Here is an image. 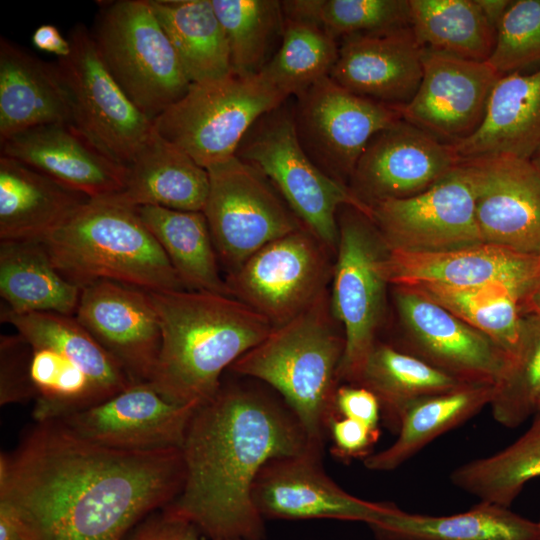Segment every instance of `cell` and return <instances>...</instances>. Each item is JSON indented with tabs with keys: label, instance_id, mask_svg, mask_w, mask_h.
<instances>
[{
	"label": "cell",
	"instance_id": "obj_21",
	"mask_svg": "<svg viewBox=\"0 0 540 540\" xmlns=\"http://www.w3.org/2000/svg\"><path fill=\"white\" fill-rule=\"evenodd\" d=\"M75 318L133 384L152 380L161 329L148 291L113 281L94 282L82 288Z\"/></svg>",
	"mask_w": 540,
	"mask_h": 540
},
{
	"label": "cell",
	"instance_id": "obj_28",
	"mask_svg": "<svg viewBox=\"0 0 540 540\" xmlns=\"http://www.w3.org/2000/svg\"><path fill=\"white\" fill-rule=\"evenodd\" d=\"M90 199L0 156V240H42Z\"/></svg>",
	"mask_w": 540,
	"mask_h": 540
},
{
	"label": "cell",
	"instance_id": "obj_34",
	"mask_svg": "<svg viewBox=\"0 0 540 540\" xmlns=\"http://www.w3.org/2000/svg\"><path fill=\"white\" fill-rule=\"evenodd\" d=\"M191 83L233 73L223 27L211 0H149Z\"/></svg>",
	"mask_w": 540,
	"mask_h": 540
},
{
	"label": "cell",
	"instance_id": "obj_18",
	"mask_svg": "<svg viewBox=\"0 0 540 540\" xmlns=\"http://www.w3.org/2000/svg\"><path fill=\"white\" fill-rule=\"evenodd\" d=\"M395 303L412 354L465 384L494 386L508 356L487 335L409 286H395Z\"/></svg>",
	"mask_w": 540,
	"mask_h": 540
},
{
	"label": "cell",
	"instance_id": "obj_53",
	"mask_svg": "<svg viewBox=\"0 0 540 540\" xmlns=\"http://www.w3.org/2000/svg\"><path fill=\"white\" fill-rule=\"evenodd\" d=\"M537 525H538V533H537V539L536 540H540V517H539V520L537 521Z\"/></svg>",
	"mask_w": 540,
	"mask_h": 540
},
{
	"label": "cell",
	"instance_id": "obj_20",
	"mask_svg": "<svg viewBox=\"0 0 540 540\" xmlns=\"http://www.w3.org/2000/svg\"><path fill=\"white\" fill-rule=\"evenodd\" d=\"M458 162L451 145L401 119L371 138L348 187L370 207L427 190Z\"/></svg>",
	"mask_w": 540,
	"mask_h": 540
},
{
	"label": "cell",
	"instance_id": "obj_37",
	"mask_svg": "<svg viewBox=\"0 0 540 540\" xmlns=\"http://www.w3.org/2000/svg\"><path fill=\"white\" fill-rule=\"evenodd\" d=\"M504 449L466 462L450 474L454 486L480 501L510 507L529 481L540 477V413Z\"/></svg>",
	"mask_w": 540,
	"mask_h": 540
},
{
	"label": "cell",
	"instance_id": "obj_7",
	"mask_svg": "<svg viewBox=\"0 0 540 540\" xmlns=\"http://www.w3.org/2000/svg\"><path fill=\"white\" fill-rule=\"evenodd\" d=\"M91 33L115 81L152 121L190 87L149 0L100 2Z\"/></svg>",
	"mask_w": 540,
	"mask_h": 540
},
{
	"label": "cell",
	"instance_id": "obj_54",
	"mask_svg": "<svg viewBox=\"0 0 540 540\" xmlns=\"http://www.w3.org/2000/svg\"><path fill=\"white\" fill-rule=\"evenodd\" d=\"M536 413H540V398H539L537 406H536Z\"/></svg>",
	"mask_w": 540,
	"mask_h": 540
},
{
	"label": "cell",
	"instance_id": "obj_46",
	"mask_svg": "<svg viewBox=\"0 0 540 540\" xmlns=\"http://www.w3.org/2000/svg\"><path fill=\"white\" fill-rule=\"evenodd\" d=\"M202 536L192 523L162 508L142 519L122 540H204Z\"/></svg>",
	"mask_w": 540,
	"mask_h": 540
},
{
	"label": "cell",
	"instance_id": "obj_10",
	"mask_svg": "<svg viewBox=\"0 0 540 540\" xmlns=\"http://www.w3.org/2000/svg\"><path fill=\"white\" fill-rule=\"evenodd\" d=\"M206 170L202 212L229 272L269 242L304 227L270 181L236 155Z\"/></svg>",
	"mask_w": 540,
	"mask_h": 540
},
{
	"label": "cell",
	"instance_id": "obj_22",
	"mask_svg": "<svg viewBox=\"0 0 540 540\" xmlns=\"http://www.w3.org/2000/svg\"><path fill=\"white\" fill-rule=\"evenodd\" d=\"M423 76V48L411 26L346 37L330 78L348 91L394 107L408 104Z\"/></svg>",
	"mask_w": 540,
	"mask_h": 540
},
{
	"label": "cell",
	"instance_id": "obj_26",
	"mask_svg": "<svg viewBox=\"0 0 540 540\" xmlns=\"http://www.w3.org/2000/svg\"><path fill=\"white\" fill-rule=\"evenodd\" d=\"M451 146L458 159L509 155L531 160L540 153V68L502 75L479 128Z\"/></svg>",
	"mask_w": 540,
	"mask_h": 540
},
{
	"label": "cell",
	"instance_id": "obj_38",
	"mask_svg": "<svg viewBox=\"0 0 540 540\" xmlns=\"http://www.w3.org/2000/svg\"><path fill=\"white\" fill-rule=\"evenodd\" d=\"M458 318L491 338L509 357L515 350L521 324L522 290L493 281L469 287L413 286Z\"/></svg>",
	"mask_w": 540,
	"mask_h": 540
},
{
	"label": "cell",
	"instance_id": "obj_48",
	"mask_svg": "<svg viewBox=\"0 0 540 540\" xmlns=\"http://www.w3.org/2000/svg\"><path fill=\"white\" fill-rule=\"evenodd\" d=\"M31 40L37 49L55 54L58 58L67 57L71 53L69 39H66L52 24H43L37 27Z\"/></svg>",
	"mask_w": 540,
	"mask_h": 540
},
{
	"label": "cell",
	"instance_id": "obj_19",
	"mask_svg": "<svg viewBox=\"0 0 540 540\" xmlns=\"http://www.w3.org/2000/svg\"><path fill=\"white\" fill-rule=\"evenodd\" d=\"M500 75L487 61L423 48V76L402 119L441 142L457 144L481 125Z\"/></svg>",
	"mask_w": 540,
	"mask_h": 540
},
{
	"label": "cell",
	"instance_id": "obj_32",
	"mask_svg": "<svg viewBox=\"0 0 540 540\" xmlns=\"http://www.w3.org/2000/svg\"><path fill=\"white\" fill-rule=\"evenodd\" d=\"M187 290L231 296L219 273L218 256L202 211L134 207Z\"/></svg>",
	"mask_w": 540,
	"mask_h": 540
},
{
	"label": "cell",
	"instance_id": "obj_44",
	"mask_svg": "<svg viewBox=\"0 0 540 540\" xmlns=\"http://www.w3.org/2000/svg\"><path fill=\"white\" fill-rule=\"evenodd\" d=\"M32 347L20 334L0 337V403L35 400L30 378Z\"/></svg>",
	"mask_w": 540,
	"mask_h": 540
},
{
	"label": "cell",
	"instance_id": "obj_25",
	"mask_svg": "<svg viewBox=\"0 0 540 540\" xmlns=\"http://www.w3.org/2000/svg\"><path fill=\"white\" fill-rule=\"evenodd\" d=\"M73 124L70 94L57 63L0 38V143L26 130Z\"/></svg>",
	"mask_w": 540,
	"mask_h": 540
},
{
	"label": "cell",
	"instance_id": "obj_50",
	"mask_svg": "<svg viewBox=\"0 0 540 540\" xmlns=\"http://www.w3.org/2000/svg\"><path fill=\"white\" fill-rule=\"evenodd\" d=\"M0 540H23L17 520L9 506L0 501Z\"/></svg>",
	"mask_w": 540,
	"mask_h": 540
},
{
	"label": "cell",
	"instance_id": "obj_4",
	"mask_svg": "<svg viewBox=\"0 0 540 540\" xmlns=\"http://www.w3.org/2000/svg\"><path fill=\"white\" fill-rule=\"evenodd\" d=\"M327 291L290 321L273 327L229 368L274 388L304 428L309 442L323 447L324 431L337 417L334 399L344 354Z\"/></svg>",
	"mask_w": 540,
	"mask_h": 540
},
{
	"label": "cell",
	"instance_id": "obj_6",
	"mask_svg": "<svg viewBox=\"0 0 540 540\" xmlns=\"http://www.w3.org/2000/svg\"><path fill=\"white\" fill-rule=\"evenodd\" d=\"M288 100L253 124L235 155L259 170L303 226L336 252L339 210L350 206L371 219V208L306 154L296 134L293 103Z\"/></svg>",
	"mask_w": 540,
	"mask_h": 540
},
{
	"label": "cell",
	"instance_id": "obj_3",
	"mask_svg": "<svg viewBox=\"0 0 540 540\" xmlns=\"http://www.w3.org/2000/svg\"><path fill=\"white\" fill-rule=\"evenodd\" d=\"M161 329L154 389L180 405H200L221 387V376L273 329L234 297L210 292H149Z\"/></svg>",
	"mask_w": 540,
	"mask_h": 540
},
{
	"label": "cell",
	"instance_id": "obj_31",
	"mask_svg": "<svg viewBox=\"0 0 540 540\" xmlns=\"http://www.w3.org/2000/svg\"><path fill=\"white\" fill-rule=\"evenodd\" d=\"M493 394L494 386L468 384L414 402L403 414L396 440L387 448L364 458V466L378 472L399 468L434 439L489 405Z\"/></svg>",
	"mask_w": 540,
	"mask_h": 540
},
{
	"label": "cell",
	"instance_id": "obj_27",
	"mask_svg": "<svg viewBox=\"0 0 540 540\" xmlns=\"http://www.w3.org/2000/svg\"><path fill=\"white\" fill-rule=\"evenodd\" d=\"M126 169L124 188L113 199L131 207L203 211L209 192L208 171L154 127Z\"/></svg>",
	"mask_w": 540,
	"mask_h": 540
},
{
	"label": "cell",
	"instance_id": "obj_1",
	"mask_svg": "<svg viewBox=\"0 0 540 540\" xmlns=\"http://www.w3.org/2000/svg\"><path fill=\"white\" fill-rule=\"evenodd\" d=\"M184 477L181 448L116 450L35 422L0 456V501L23 540H122L176 498Z\"/></svg>",
	"mask_w": 540,
	"mask_h": 540
},
{
	"label": "cell",
	"instance_id": "obj_12",
	"mask_svg": "<svg viewBox=\"0 0 540 540\" xmlns=\"http://www.w3.org/2000/svg\"><path fill=\"white\" fill-rule=\"evenodd\" d=\"M71 53L56 62L71 98L73 125L98 149L127 165L153 131L115 81L98 53L91 31L76 24Z\"/></svg>",
	"mask_w": 540,
	"mask_h": 540
},
{
	"label": "cell",
	"instance_id": "obj_15",
	"mask_svg": "<svg viewBox=\"0 0 540 540\" xmlns=\"http://www.w3.org/2000/svg\"><path fill=\"white\" fill-rule=\"evenodd\" d=\"M472 185L484 243L540 256V171L509 155L459 159Z\"/></svg>",
	"mask_w": 540,
	"mask_h": 540
},
{
	"label": "cell",
	"instance_id": "obj_29",
	"mask_svg": "<svg viewBox=\"0 0 540 540\" xmlns=\"http://www.w3.org/2000/svg\"><path fill=\"white\" fill-rule=\"evenodd\" d=\"M370 529L377 540H536L538 533L537 521L486 501L447 516L409 513L395 505Z\"/></svg>",
	"mask_w": 540,
	"mask_h": 540
},
{
	"label": "cell",
	"instance_id": "obj_13",
	"mask_svg": "<svg viewBox=\"0 0 540 540\" xmlns=\"http://www.w3.org/2000/svg\"><path fill=\"white\" fill-rule=\"evenodd\" d=\"M293 116L306 154L347 186L371 138L402 119L398 107L358 96L330 77L295 97Z\"/></svg>",
	"mask_w": 540,
	"mask_h": 540
},
{
	"label": "cell",
	"instance_id": "obj_5",
	"mask_svg": "<svg viewBox=\"0 0 540 540\" xmlns=\"http://www.w3.org/2000/svg\"><path fill=\"white\" fill-rule=\"evenodd\" d=\"M40 241L80 288L106 280L148 292L187 290L136 209L116 199H90Z\"/></svg>",
	"mask_w": 540,
	"mask_h": 540
},
{
	"label": "cell",
	"instance_id": "obj_14",
	"mask_svg": "<svg viewBox=\"0 0 540 540\" xmlns=\"http://www.w3.org/2000/svg\"><path fill=\"white\" fill-rule=\"evenodd\" d=\"M387 249L442 251L484 243L469 177L459 164L427 190L370 206Z\"/></svg>",
	"mask_w": 540,
	"mask_h": 540
},
{
	"label": "cell",
	"instance_id": "obj_24",
	"mask_svg": "<svg viewBox=\"0 0 540 540\" xmlns=\"http://www.w3.org/2000/svg\"><path fill=\"white\" fill-rule=\"evenodd\" d=\"M539 262L540 256L480 243L442 251L387 249L383 272L395 286L469 287L503 281L519 287L523 295Z\"/></svg>",
	"mask_w": 540,
	"mask_h": 540
},
{
	"label": "cell",
	"instance_id": "obj_51",
	"mask_svg": "<svg viewBox=\"0 0 540 540\" xmlns=\"http://www.w3.org/2000/svg\"><path fill=\"white\" fill-rule=\"evenodd\" d=\"M485 17L496 28L502 19L507 8L511 4L510 0H477Z\"/></svg>",
	"mask_w": 540,
	"mask_h": 540
},
{
	"label": "cell",
	"instance_id": "obj_17",
	"mask_svg": "<svg viewBox=\"0 0 540 540\" xmlns=\"http://www.w3.org/2000/svg\"><path fill=\"white\" fill-rule=\"evenodd\" d=\"M196 407L166 399L150 383H136L53 421L73 436L96 445L155 451L181 448Z\"/></svg>",
	"mask_w": 540,
	"mask_h": 540
},
{
	"label": "cell",
	"instance_id": "obj_11",
	"mask_svg": "<svg viewBox=\"0 0 540 540\" xmlns=\"http://www.w3.org/2000/svg\"><path fill=\"white\" fill-rule=\"evenodd\" d=\"M329 250L305 227L275 239L225 281L231 297L280 326L309 308L327 291L332 275Z\"/></svg>",
	"mask_w": 540,
	"mask_h": 540
},
{
	"label": "cell",
	"instance_id": "obj_30",
	"mask_svg": "<svg viewBox=\"0 0 540 540\" xmlns=\"http://www.w3.org/2000/svg\"><path fill=\"white\" fill-rule=\"evenodd\" d=\"M82 288L65 279L39 240H0V295L14 313L75 316Z\"/></svg>",
	"mask_w": 540,
	"mask_h": 540
},
{
	"label": "cell",
	"instance_id": "obj_16",
	"mask_svg": "<svg viewBox=\"0 0 540 540\" xmlns=\"http://www.w3.org/2000/svg\"><path fill=\"white\" fill-rule=\"evenodd\" d=\"M319 448L272 459L259 472L252 498L264 519H334L380 523L394 508L392 502H372L343 490L324 471Z\"/></svg>",
	"mask_w": 540,
	"mask_h": 540
},
{
	"label": "cell",
	"instance_id": "obj_36",
	"mask_svg": "<svg viewBox=\"0 0 540 540\" xmlns=\"http://www.w3.org/2000/svg\"><path fill=\"white\" fill-rule=\"evenodd\" d=\"M411 28L422 48L486 62L492 55L496 28L477 0H409Z\"/></svg>",
	"mask_w": 540,
	"mask_h": 540
},
{
	"label": "cell",
	"instance_id": "obj_47",
	"mask_svg": "<svg viewBox=\"0 0 540 540\" xmlns=\"http://www.w3.org/2000/svg\"><path fill=\"white\" fill-rule=\"evenodd\" d=\"M336 416L359 421L372 429H379L380 403L376 395L361 385L338 386L334 399Z\"/></svg>",
	"mask_w": 540,
	"mask_h": 540
},
{
	"label": "cell",
	"instance_id": "obj_45",
	"mask_svg": "<svg viewBox=\"0 0 540 540\" xmlns=\"http://www.w3.org/2000/svg\"><path fill=\"white\" fill-rule=\"evenodd\" d=\"M328 432L333 442L332 453L345 461L366 458L380 435L379 429L339 416L329 422Z\"/></svg>",
	"mask_w": 540,
	"mask_h": 540
},
{
	"label": "cell",
	"instance_id": "obj_39",
	"mask_svg": "<svg viewBox=\"0 0 540 540\" xmlns=\"http://www.w3.org/2000/svg\"><path fill=\"white\" fill-rule=\"evenodd\" d=\"M339 42L313 23L285 17L279 47L261 73L288 98L329 77Z\"/></svg>",
	"mask_w": 540,
	"mask_h": 540
},
{
	"label": "cell",
	"instance_id": "obj_40",
	"mask_svg": "<svg viewBox=\"0 0 540 540\" xmlns=\"http://www.w3.org/2000/svg\"><path fill=\"white\" fill-rule=\"evenodd\" d=\"M229 47L232 72L260 73L281 39L285 15L276 0H211Z\"/></svg>",
	"mask_w": 540,
	"mask_h": 540
},
{
	"label": "cell",
	"instance_id": "obj_42",
	"mask_svg": "<svg viewBox=\"0 0 540 540\" xmlns=\"http://www.w3.org/2000/svg\"><path fill=\"white\" fill-rule=\"evenodd\" d=\"M540 398V314H524L514 352L494 385L493 418L514 428L536 414Z\"/></svg>",
	"mask_w": 540,
	"mask_h": 540
},
{
	"label": "cell",
	"instance_id": "obj_41",
	"mask_svg": "<svg viewBox=\"0 0 540 540\" xmlns=\"http://www.w3.org/2000/svg\"><path fill=\"white\" fill-rule=\"evenodd\" d=\"M285 17L315 24L332 38L377 33L411 25L409 0L281 1Z\"/></svg>",
	"mask_w": 540,
	"mask_h": 540
},
{
	"label": "cell",
	"instance_id": "obj_2",
	"mask_svg": "<svg viewBox=\"0 0 540 540\" xmlns=\"http://www.w3.org/2000/svg\"><path fill=\"white\" fill-rule=\"evenodd\" d=\"M310 448L319 447L285 403L221 384L190 419L181 446L183 486L164 508L209 540H265L264 518L252 498L254 482L270 460Z\"/></svg>",
	"mask_w": 540,
	"mask_h": 540
},
{
	"label": "cell",
	"instance_id": "obj_43",
	"mask_svg": "<svg viewBox=\"0 0 540 540\" xmlns=\"http://www.w3.org/2000/svg\"><path fill=\"white\" fill-rule=\"evenodd\" d=\"M500 75L540 62V0L512 1L496 30L487 61Z\"/></svg>",
	"mask_w": 540,
	"mask_h": 540
},
{
	"label": "cell",
	"instance_id": "obj_8",
	"mask_svg": "<svg viewBox=\"0 0 540 540\" xmlns=\"http://www.w3.org/2000/svg\"><path fill=\"white\" fill-rule=\"evenodd\" d=\"M289 98L261 72L191 83L153 120L154 130L205 169L235 156L253 124Z\"/></svg>",
	"mask_w": 540,
	"mask_h": 540
},
{
	"label": "cell",
	"instance_id": "obj_52",
	"mask_svg": "<svg viewBox=\"0 0 540 540\" xmlns=\"http://www.w3.org/2000/svg\"><path fill=\"white\" fill-rule=\"evenodd\" d=\"M531 161L534 163V165L537 167V169L540 171V153H538L536 156H534Z\"/></svg>",
	"mask_w": 540,
	"mask_h": 540
},
{
	"label": "cell",
	"instance_id": "obj_49",
	"mask_svg": "<svg viewBox=\"0 0 540 540\" xmlns=\"http://www.w3.org/2000/svg\"><path fill=\"white\" fill-rule=\"evenodd\" d=\"M521 314H540V262L520 301Z\"/></svg>",
	"mask_w": 540,
	"mask_h": 540
},
{
	"label": "cell",
	"instance_id": "obj_35",
	"mask_svg": "<svg viewBox=\"0 0 540 540\" xmlns=\"http://www.w3.org/2000/svg\"><path fill=\"white\" fill-rule=\"evenodd\" d=\"M356 385L376 395L381 418L391 431L397 432L403 414L414 402L468 384L412 354L376 343Z\"/></svg>",
	"mask_w": 540,
	"mask_h": 540
},
{
	"label": "cell",
	"instance_id": "obj_33",
	"mask_svg": "<svg viewBox=\"0 0 540 540\" xmlns=\"http://www.w3.org/2000/svg\"><path fill=\"white\" fill-rule=\"evenodd\" d=\"M0 317L1 322L13 325L31 346L53 349L73 361L87 375L103 401L133 384L75 316L55 312L14 313L4 306Z\"/></svg>",
	"mask_w": 540,
	"mask_h": 540
},
{
	"label": "cell",
	"instance_id": "obj_23",
	"mask_svg": "<svg viewBox=\"0 0 540 540\" xmlns=\"http://www.w3.org/2000/svg\"><path fill=\"white\" fill-rule=\"evenodd\" d=\"M1 155L20 161L91 200L118 196L126 166L98 149L73 124L35 127L1 143Z\"/></svg>",
	"mask_w": 540,
	"mask_h": 540
},
{
	"label": "cell",
	"instance_id": "obj_9",
	"mask_svg": "<svg viewBox=\"0 0 540 540\" xmlns=\"http://www.w3.org/2000/svg\"><path fill=\"white\" fill-rule=\"evenodd\" d=\"M344 208L337 217L339 240L330 306L344 331L339 381L356 385L377 343L388 283L383 272L387 248L367 215L350 206Z\"/></svg>",
	"mask_w": 540,
	"mask_h": 540
}]
</instances>
